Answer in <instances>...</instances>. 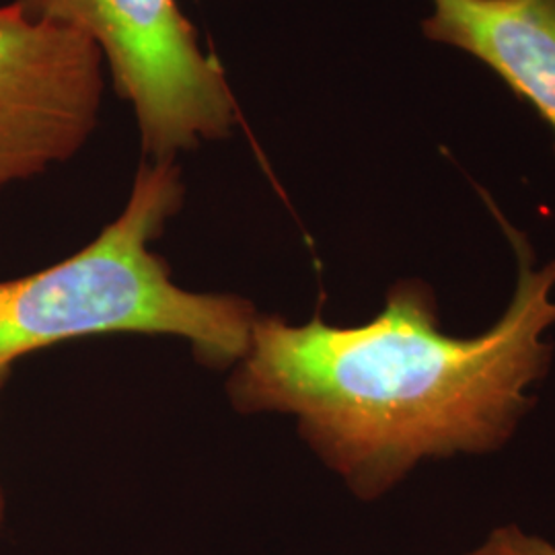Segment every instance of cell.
<instances>
[{"label":"cell","mask_w":555,"mask_h":555,"mask_svg":"<svg viewBox=\"0 0 555 555\" xmlns=\"http://www.w3.org/2000/svg\"><path fill=\"white\" fill-rule=\"evenodd\" d=\"M488 204L518 258L496 325L449 336L420 280L397 282L377 318L357 327L258 315L229 383L233 405L297 417L302 438L362 500L389 492L420 459L502 447L552 362L543 334L555 323V261L533 268L525 235Z\"/></svg>","instance_id":"obj_1"},{"label":"cell","mask_w":555,"mask_h":555,"mask_svg":"<svg viewBox=\"0 0 555 555\" xmlns=\"http://www.w3.org/2000/svg\"><path fill=\"white\" fill-rule=\"evenodd\" d=\"M181 204L176 160L144 159L126 208L100 237L48 270L0 282V387L21 357L107 334L181 337L206 366L237 364L254 305L181 288L151 249Z\"/></svg>","instance_id":"obj_2"},{"label":"cell","mask_w":555,"mask_h":555,"mask_svg":"<svg viewBox=\"0 0 555 555\" xmlns=\"http://www.w3.org/2000/svg\"><path fill=\"white\" fill-rule=\"evenodd\" d=\"M31 20L73 29L98 48L109 80L134 109L144 159L227 139L237 101L219 60L178 0H15Z\"/></svg>","instance_id":"obj_3"},{"label":"cell","mask_w":555,"mask_h":555,"mask_svg":"<svg viewBox=\"0 0 555 555\" xmlns=\"http://www.w3.org/2000/svg\"><path fill=\"white\" fill-rule=\"evenodd\" d=\"M107 68L73 29L0 7V192L75 157L100 121Z\"/></svg>","instance_id":"obj_4"},{"label":"cell","mask_w":555,"mask_h":555,"mask_svg":"<svg viewBox=\"0 0 555 555\" xmlns=\"http://www.w3.org/2000/svg\"><path fill=\"white\" fill-rule=\"evenodd\" d=\"M428 40L490 66L555 134V0H433Z\"/></svg>","instance_id":"obj_5"},{"label":"cell","mask_w":555,"mask_h":555,"mask_svg":"<svg viewBox=\"0 0 555 555\" xmlns=\"http://www.w3.org/2000/svg\"><path fill=\"white\" fill-rule=\"evenodd\" d=\"M467 555H555V547L545 539L527 535L518 527H500Z\"/></svg>","instance_id":"obj_6"},{"label":"cell","mask_w":555,"mask_h":555,"mask_svg":"<svg viewBox=\"0 0 555 555\" xmlns=\"http://www.w3.org/2000/svg\"><path fill=\"white\" fill-rule=\"evenodd\" d=\"M2 518H4V496H2V490H0V525H2Z\"/></svg>","instance_id":"obj_7"}]
</instances>
